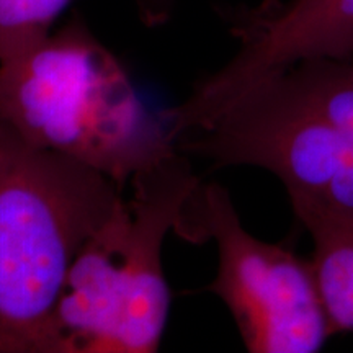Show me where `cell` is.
Returning <instances> with one entry per match:
<instances>
[{
    "label": "cell",
    "mask_w": 353,
    "mask_h": 353,
    "mask_svg": "<svg viewBox=\"0 0 353 353\" xmlns=\"http://www.w3.org/2000/svg\"><path fill=\"white\" fill-rule=\"evenodd\" d=\"M0 121L121 188L179 151L165 113L148 107L81 19L0 61Z\"/></svg>",
    "instance_id": "1"
},
{
    "label": "cell",
    "mask_w": 353,
    "mask_h": 353,
    "mask_svg": "<svg viewBox=\"0 0 353 353\" xmlns=\"http://www.w3.org/2000/svg\"><path fill=\"white\" fill-rule=\"evenodd\" d=\"M123 188L0 121V353H51L65 276Z\"/></svg>",
    "instance_id": "2"
},
{
    "label": "cell",
    "mask_w": 353,
    "mask_h": 353,
    "mask_svg": "<svg viewBox=\"0 0 353 353\" xmlns=\"http://www.w3.org/2000/svg\"><path fill=\"white\" fill-rule=\"evenodd\" d=\"M214 167L254 165L283 183L299 223L353 219V138L272 76L176 141Z\"/></svg>",
    "instance_id": "3"
},
{
    "label": "cell",
    "mask_w": 353,
    "mask_h": 353,
    "mask_svg": "<svg viewBox=\"0 0 353 353\" xmlns=\"http://www.w3.org/2000/svg\"><path fill=\"white\" fill-rule=\"evenodd\" d=\"M175 232L216 244L218 270L205 290L226 304L247 352L316 353L334 335L311 260L252 236L223 185H198Z\"/></svg>",
    "instance_id": "4"
},
{
    "label": "cell",
    "mask_w": 353,
    "mask_h": 353,
    "mask_svg": "<svg viewBox=\"0 0 353 353\" xmlns=\"http://www.w3.org/2000/svg\"><path fill=\"white\" fill-rule=\"evenodd\" d=\"M241 48L165 112L174 139L205 126L247 88L307 59H352L353 0H288L250 17Z\"/></svg>",
    "instance_id": "5"
},
{
    "label": "cell",
    "mask_w": 353,
    "mask_h": 353,
    "mask_svg": "<svg viewBox=\"0 0 353 353\" xmlns=\"http://www.w3.org/2000/svg\"><path fill=\"white\" fill-rule=\"evenodd\" d=\"M200 183L182 151L131 180L121 259V314L113 353H154L161 345L170 306L162 250Z\"/></svg>",
    "instance_id": "6"
},
{
    "label": "cell",
    "mask_w": 353,
    "mask_h": 353,
    "mask_svg": "<svg viewBox=\"0 0 353 353\" xmlns=\"http://www.w3.org/2000/svg\"><path fill=\"white\" fill-rule=\"evenodd\" d=\"M311 265L332 334H353V219L307 218Z\"/></svg>",
    "instance_id": "7"
},
{
    "label": "cell",
    "mask_w": 353,
    "mask_h": 353,
    "mask_svg": "<svg viewBox=\"0 0 353 353\" xmlns=\"http://www.w3.org/2000/svg\"><path fill=\"white\" fill-rule=\"evenodd\" d=\"M276 76L309 107L353 138V57L307 59Z\"/></svg>",
    "instance_id": "8"
},
{
    "label": "cell",
    "mask_w": 353,
    "mask_h": 353,
    "mask_svg": "<svg viewBox=\"0 0 353 353\" xmlns=\"http://www.w3.org/2000/svg\"><path fill=\"white\" fill-rule=\"evenodd\" d=\"M70 2L72 0H0V61L46 38Z\"/></svg>",
    "instance_id": "9"
}]
</instances>
